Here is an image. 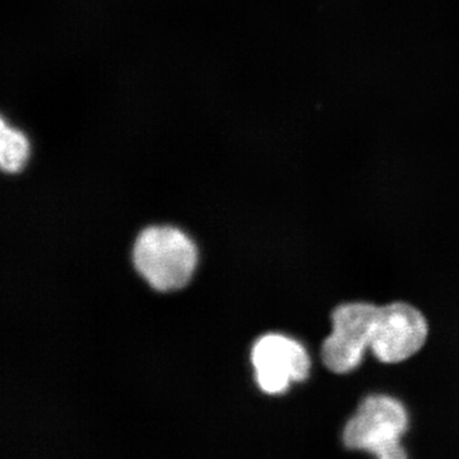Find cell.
Returning a JSON list of instances; mask_svg holds the SVG:
<instances>
[{
  "label": "cell",
  "instance_id": "6da1fadb",
  "mask_svg": "<svg viewBox=\"0 0 459 459\" xmlns=\"http://www.w3.org/2000/svg\"><path fill=\"white\" fill-rule=\"evenodd\" d=\"M135 270L159 291H172L189 282L197 252L186 234L174 228H148L133 250Z\"/></svg>",
  "mask_w": 459,
  "mask_h": 459
},
{
  "label": "cell",
  "instance_id": "7a4b0ae2",
  "mask_svg": "<svg viewBox=\"0 0 459 459\" xmlns=\"http://www.w3.org/2000/svg\"><path fill=\"white\" fill-rule=\"evenodd\" d=\"M409 428L403 404L388 395H370L362 401L343 430L347 448L369 452L382 459L406 457L401 439Z\"/></svg>",
  "mask_w": 459,
  "mask_h": 459
},
{
  "label": "cell",
  "instance_id": "3957f363",
  "mask_svg": "<svg viewBox=\"0 0 459 459\" xmlns=\"http://www.w3.org/2000/svg\"><path fill=\"white\" fill-rule=\"evenodd\" d=\"M379 307L369 303L341 305L332 314L333 331L322 346V360L329 370L346 374L355 370L370 349Z\"/></svg>",
  "mask_w": 459,
  "mask_h": 459
},
{
  "label": "cell",
  "instance_id": "277c9868",
  "mask_svg": "<svg viewBox=\"0 0 459 459\" xmlns=\"http://www.w3.org/2000/svg\"><path fill=\"white\" fill-rule=\"evenodd\" d=\"M428 323L412 305L394 303L379 307L370 350L377 360L397 364L412 358L428 338Z\"/></svg>",
  "mask_w": 459,
  "mask_h": 459
},
{
  "label": "cell",
  "instance_id": "5b68a950",
  "mask_svg": "<svg viewBox=\"0 0 459 459\" xmlns=\"http://www.w3.org/2000/svg\"><path fill=\"white\" fill-rule=\"evenodd\" d=\"M256 382L263 392L281 394L292 382L309 376L310 359L298 341L282 334H267L256 341L252 350Z\"/></svg>",
  "mask_w": 459,
  "mask_h": 459
},
{
  "label": "cell",
  "instance_id": "8992f818",
  "mask_svg": "<svg viewBox=\"0 0 459 459\" xmlns=\"http://www.w3.org/2000/svg\"><path fill=\"white\" fill-rule=\"evenodd\" d=\"M0 126V165L3 170L14 174L26 165L31 146L25 133L20 129L8 126L5 120H2Z\"/></svg>",
  "mask_w": 459,
  "mask_h": 459
}]
</instances>
